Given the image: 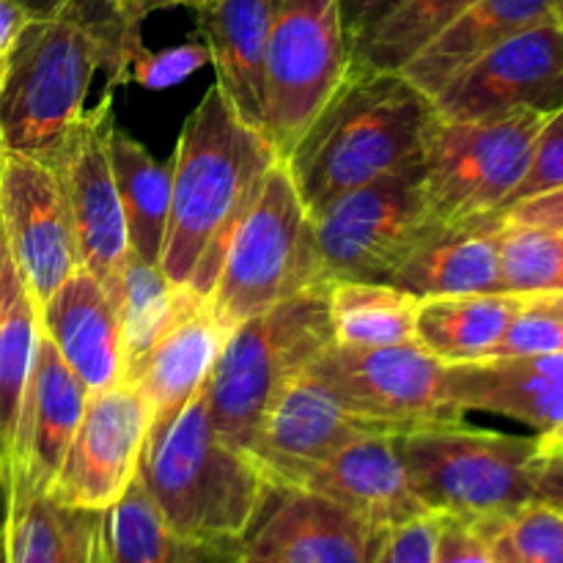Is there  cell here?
<instances>
[{
	"label": "cell",
	"instance_id": "cell-1",
	"mask_svg": "<svg viewBox=\"0 0 563 563\" xmlns=\"http://www.w3.org/2000/svg\"><path fill=\"white\" fill-rule=\"evenodd\" d=\"M141 55V44L104 9L64 3L31 16L0 86V148L53 168L86 115L97 71H108L110 86H119Z\"/></svg>",
	"mask_w": 563,
	"mask_h": 563
},
{
	"label": "cell",
	"instance_id": "cell-2",
	"mask_svg": "<svg viewBox=\"0 0 563 563\" xmlns=\"http://www.w3.org/2000/svg\"><path fill=\"white\" fill-rule=\"evenodd\" d=\"M278 163L267 137L236 115L220 86L187 115L170 159V209L159 273L207 297L236 220Z\"/></svg>",
	"mask_w": 563,
	"mask_h": 563
},
{
	"label": "cell",
	"instance_id": "cell-3",
	"mask_svg": "<svg viewBox=\"0 0 563 563\" xmlns=\"http://www.w3.org/2000/svg\"><path fill=\"white\" fill-rule=\"evenodd\" d=\"M438 113L401 71L350 69L339 91L280 163L308 212L423 159Z\"/></svg>",
	"mask_w": 563,
	"mask_h": 563
},
{
	"label": "cell",
	"instance_id": "cell-4",
	"mask_svg": "<svg viewBox=\"0 0 563 563\" xmlns=\"http://www.w3.org/2000/svg\"><path fill=\"white\" fill-rule=\"evenodd\" d=\"M137 478L174 531L212 542H240L269 487L256 462L220 438L203 388L148 432Z\"/></svg>",
	"mask_w": 563,
	"mask_h": 563
},
{
	"label": "cell",
	"instance_id": "cell-5",
	"mask_svg": "<svg viewBox=\"0 0 563 563\" xmlns=\"http://www.w3.org/2000/svg\"><path fill=\"white\" fill-rule=\"evenodd\" d=\"M412 493L429 515L498 522L539 504V438L454 427L394 434Z\"/></svg>",
	"mask_w": 563,
	"mask_h": 563
},
{
	"label": "cell",
	"instance_id": "cell-6",
	"mask_svg": "<svg viewBox=\"0 0 563 563\" xmlns=\"http://www.w3.org/2000/svg\"><path fill=\"white\" fill-rule=\"evenodd\" d=\"M328 344H333V330L322 286L286 297L236 324L203 385L220 438L247 451L275 396Z\"/></svg>",
	"mask_w": 563,
	"mask_h": 563
},
{
	"label": "cell",
	"instance_id": "cell-7",
	"mask_svg": "<svg viewBox=\"0 0 563 563\" xmlns=\"http://www.w3.org/2000/svg\"><path fill=\"white\" fill-rule=\"evenodd\" d=\"M443 231L423 190V159L379 176L308 212L311 286L390 284L396 269Z\"/></svg>",
	"mask_w": 563,
	"mask_h": 563
},
{
	"label": "cell",
	"instance_id": "cell-8",
	"mask_svg": "<svg viewBox=\"0 0 563 563\" xmlns=\"http://www.w3.org/2000/svg\"><path fill=\"white\" fill-rule=\"evenodd\" d=\"M550 115L511 110L473 121H434L423 148V190L445 229H467L506 212Z\"/></svg>",
	"mask_w": 563,
	"mask_h": 563
},
{
	"label": "cell",
	"instance_id": "cell-9",
	"mask_svg": "<svg viewBox=\"0 0 563 563\" xmlns=\"http://www.w3.org/2000/svg\"><path fill=\"white\" fill-rule=\"evenodd\" d=\"M306 289H313L308 209L297 196L289 168L278 159L236 220L207 300L225 328L234 330L245 319Z\"/></svg>",
	"mask_w": 563,
	"mask_h": 563
},
{
	"label": "cell",
	"instance_id": "cell-10",
	"mask_svg": "<svg viewBox=\"0 0 563 563\" xmlns=\"http://www.w3.org/2000/svg\"><path fill=\"white\" fill-rule=\"evenodd\" d=\"M339 0H275L264 60V137L286 159L350 75Z\"/></svg>",
	"mask_w": 563,
	"mask_h": 563
},
{
	"label": "cell",
	"instance_id": "cell-11",
	"mask_svg": "<svg viewBox=\"0 0 563 563\" xmlns=\"http://www.w3.org/2000/svg\"><path fill=\"white\" fill-rule=\"evenodd\" d=\"M350 416L388 434L454 427L465 412L445 396V363L423 346L346 350L328 344L311 363Z\"/></svg>",
	"mask_w": 563,
	"mask_h": 563
},
{
	"label": "cell",
	"instance_id": "cell-12",
	"mask_svg": "<svg viewBox=\"0 0 563 563\" xmlns=\"http://www.w3.org/2000/svg\"><path fill=\"white\" fill-rule=\"evenodd\" d=\"M443 121H473L511 110L553 115L563 108V31L555 16L487 49L432 97Z\"/></svg>",
	"mask_w": 563,
	"mask_h": 563
},
{
	"label": "cell",
	"instance_id": "cell-13",
	"mask_svg": "<svg viewBox=\"0 0 563 563\" xmlns=\"http://www.w3.org/2000/svg\"><path fill=\"white\" fill-rule=\"evenodd\" d=\"M148 429L152 407L130 379L88 394L80 427L47 489L49 498L71 509H110L135 482Z\"/></svg>",
	"mask_w": 563,
	"mask_h": 563
},
{
	"label": "cell",
	"instance_id": "cell-14",
	"mask_svg": "<svg viewBox=\"0 0 563 563\" xmlns=\"http://www.w3.org/2000/svg\"><path fill=\"white\" fill-rule=\"evenodd\" d=\"M113 124V93L108 91L86 110L53 165L69 207L80 267L108 291L115 289L130 256L124 212L108 152Z\"/></svg>",
	"mask_w": 563,
	"mask_h": 563
},
{
	"label": "cell",
	"instance_id": "cell-15",
	"mask_svg": "<svg viewBox=\"0 0 563 563\" xmlns=\"http://www.w3.org/2000/svg\"><path fill=\"white\" fill-rule=\"evenodd\" d=\"M0 218L11 262L36 308L80 269L75 229L58 174L0 148Z\"/></svg>",
	"mask_w": 563,
	"mask_h": 563
},
{
	"label": "cell",
	"instance_id": "cell-16",
	"mask_svg": "<svg viewBox=\"0 0 563 563\" xmlns=\"http://www.w3.org/2000/svg\"><path fill=\"white\" fill-rule=\"evenodd\" d=\"M383 533L324 495L269 484L236 563H372Z\"/></svg>",
	"mask_w": 563,
	"mask_h": 563
},
{
	"label": "cell",
	"instance_id": "cell-17",
	"mask_svg": "<svg viewBox=\"0 0 563 563\" xmlns=\"http://www.w3.org/2000/svg\"><path fill=\"white\" fill-rule=\"evenodd\" d=\"M372 432L379 429L350 416L333 390L306 368L275 396L245 454L273 487H302L341 445Z\"/></svg>",
	"mask_w": 563,
	"mask_h": 563
},
{
	"label": "cell",
	"instance_id": "cell-18",
	"mask_svg": "<svg viewBox=\"0 0 563 563\" xmlns=\"http://www.w3.org/2000/svg\"><path fill=\"white\" fill-rule=\"evenodd\" d=\"M86 401V385L75 377L53 341L38 328L36 355L16 421L11 460L5 467L9 487L47 493L80 427Z\"/></svg>",
	"mask_w": 563,
	"mask_h": 563
},
{
	"label": "cell",
	"instance_id": "cell-19",
	"mask_svg": "<svg viewBox=\"0 0 563 563\" xmlns=\"http://www.w3.org/2000/svg\"><path fill=\"white\" fill-rule=\"evenodd\" d=\"M229 335L207 297L179 289L168 319L126 377L152 407V429L168 423L207 385Z\"/></svg>",
	"mask_w": 563,
	"mask_h": 563
},
{
	"label": "cell",
	"instance_id": "cell-20",
	"mask_svg": "<svg viewBox=\"0 0 563 563\" xmlns=\"http://www.w3.org/2000/svg\"><path fill=\"white\" fill-rule=\"evenodd\" d=\"M445 396L462 412H493L550 434L563 423V352L445 366Z\"/></svg>",
	"mask_w": 563,
	"mask_h": 563
},
{
	"label": "cell",
	"instance_id": "cell-21",
	"mask_svg": "<svg viewBox=\"0 0 563 563\" xmlns=\"http://www.w3.org/2000/svg\"><path fill=\"white\" fill-rule=\"evenodd\" d=\"M302 487L335 500L377 531H390L401 522L429 515L412 493L396 438L385 432L363 434L341 445Z\"/></svg>",
	"mask_w": 563,
	"mask_h": 563
},
{
	"label": "cell",
	"instance_id": "cell-22",
	"mask_svg": "<svg viewBox=\"0 0 563 563\" xmlns=\"http://www.w3.org/2000/svg\"><path fill=\"white\" fill-rule=\"evenodd\" d=\"M38 328L88 394L124 379V339L110 291L88 269H77L38 308Z\"/></svg>",
	"mask_w": 563,
	"mask_h": 563
},
{
	"label": "cell",
	"instance_id": "cell-23",
	"mask_svg": "<svg viewBox=\"0 0 563 563\" xmlns=\"http://www.w3.org/2000/svg\"><path fill=\"white\" fill-rule=\"evenodd\" d=\"M218 86L245 124L264 135V60L275 0H212L196 11Z\"/></svg>",
	"mask_w": 563,
	"mask_h": 563
},
{
	"label": "cell",
	"instance_id": "cell-24",
	"mask_svg": "<svg viewBox=\"0 0 563 563\" xmlns=\"http://www.w3.org/2000/svg\"><path fill=\"white\" fill-rule=\"evenodd\" d=\"M548 16H553V0H476L445 31H440L401 69V75L434 97L456 71L482 58L487 49Z\"/></svg>",
	"mask_w": 563,
	"mask_h": 563
},
{
	"label": "cell",
	"instance_id": "cell-25",
	"mask_svg": "<svg viewBox=\"0 0 563 563\" xmlns=\"http://www.w3.org/2000/svg\"><path fill=\"white\" fill-rule=\"evenodd\" d=\"M504 214L467 229H445L418 247L390 284L416 297L500 295L498 225Z\"/></svg>",
	"mask_w": 563,
	"mask_h": 563
},
{
	"label": "cell",
	"instance_id": "cell-26",
	"mask_svg": "<svg viewBox=\"0 0 563 563\" xmlns=\"http://www.w3.org/2000/svg\"><path fill=\"white\" fill-rule=\"evenodd\" d=\"M102 511L71 509L38 489L9 487L5 563H93Z\"/></svg>",
	"mask_w": 563,
	"mask_h": 563
},
{
	"label": "cell",
	"instance_id": "cell-27",
	"mask_svg": "<svg viewBox=\"0 0 563 563\" xmlns=\"http://www.w3.org/2000/svg\"><path fill=\"white\" fill-rule=\"evenodd\" d=\"M528 295H449L421 297L416 344L445 366L484 361L504 339Z\"/></svg>",
	"mask_w": 563,
	"mask_h": 563
},
{
	"label": "cell",
	"instance_id": "cell-28",
	"mask_svg": "<svg viewBox=\"0 0 563 563\" xmlns=\"http://www.w3.org/2000/svg\"><path fill=\"white\" fill-rule=\"evenodd\" d=\"M108 563H236V544L174 531L143 489L141 478L102 511Z\"/></svg>",
	"mask_w": 563,
	"mask_h": 563
},
{
	"label": "cell",
	"instance_id": "cell-29",
	"mask_svg": "<svg viewBox=\"0 0 563 563\" xmlns=\"http://www.w3.org/2000/svg\"><path fill=\"white\" fill-rule=\"evenodd\" d=\"M115 190L126 223L130 251L159 267L170 209V163H159L143 143L113 124L108 137Z\"/></svg>",
	"mask_w": 563,
	"mask_h": 563
},
{
	"label": "cell",
	"instance_id": "cell-30",
	"mask_svg": "<svg viewBox=\"0 0 563 563\" xmlns=\"http://www.w3.org/2000/svg\"><path fill=\"white\" fill-rule=\"evenodd\" d=\"M421 297L379 280H344L328 289L333 344L346 350H383L416 344Z\"/></svg>",
	"mask_w": 563,
	"mask_h": 563
},
{
	"label": "cell",
	"instance_id": "cell-31",
	"mask_svg": "<svg viewBox=\"0 0 563 563\" xmlns=\"http://www.w3.org/2000/svg\"><path fill=\"white\" fill-rule=\"evenodd\" d=\"M476 0H396L352 44L350 69L401 71Z\"/></svg>",
	"mask_w": 563,
	"mask_h": 563
},
{
	"label": "cell",
	"instance_id": "cell-32",
	"mask_svg": "<svg viewBox=\"0 0 563 563\" xmlns=\"http://www.w3.org/2000/svg\"><path fill=\"white\" fill-rule=\"evenodd\" d=\"M38 341V308L11 264L0 289V467H9Z\"/></svg>",
	"mask_w": 563,
	"mask_h": 563
},
{
	"label": "cell",
	"instance_id": "cell-33",
	"mask_svg": "<svg viewBox=\"0 0 563 563\" xmlns=\"http://www.w3.org/2000/svg\"><path fill=\"white\" fill-rule=\"evenodd\" d=\"M179 289L165 280L157 264H148L130 251L119 284L110 291L119 311L121 339H124V379L135 372L143 352L174 308Z\"/></svg>",
	"mask_w": 563,
	"mask_h": 563
},
{
	"label": "cell",
	"instance_id": "cell-34",
	"mask_svg": "<svg viewBox=\"0 0 563 563\" xmlns=\"http://www.w3.org/2000/svg\"><path fill=\"white\" fill-rule=\"evenodd\" d=\"M500 284L506 295L563 291V231L500 220Z\"/></svg>",
	"mask_w": 563,
	"mask_h": 563
},
{
	"label": "cell",
	"instance_id": "cell-35",
	"mask_svg": "<svg viewBox=\"0 0 563 563\" xmlns=\"http://www.w3.org/2000/svg\"><path fill=\"white\" fill-rule=\"evenodd\" d=\"M498 563H563V509L533 504L498 522H482Z\"/></svg>",
	"mask_w": 563,
	"mask_h": 563
},
{
	"label": "cell",
	"instance_id": "cell-36",
	"mask_svg": "<svg viewBox=\"0 0 563 563\" xmlns=\"http://www.w3.org/2000/svg\"><path fill=\"white\" fill-rule=\"evenodd\" d=\"M555 352H563V313L550 308L539 295H528V302L511 319L489 357L555 355Z\"/></svg>",
	"mask_w": 563,
	"mask_h": 563
},
{
	"label": "cell",
	"instance_id": "cell-37",
	"mask_svg": "<svg viewBox=\"0 0 563 563\" xmlns=\"http://www.w3.org/2000/svg\"><path fill=\"white\" fill-rule=\"evenodd\" d=\"M563 185V108L548 119V124L539 132L537 143H533L531 163H528L526 176L511 192V203L522 201V198L539 196L553 187ZM506 207V209H509Z\"/></svg>",
	"mask_w": 563,
	"mask_h": 563
},
{
	"label": "cell",
	"instance_id": "cell-38",
	"mask_svg": "<svg viewBox=\"0 0 563 563\" xmlns=\"http://www.w3.org/2000/svg\"><path fill=\"white\" fill-rule=\"evenodd\" d=\"M434 550L438 515H421L385 531L372 563H434Z\"/></svg>",
	"mask_w": 563,
	"mask_h": 563
},
{
	"label": "cell",
	"instance_id": "cell-39",
	"mask_svg": "<svg viewBox=\"0 0 563 563\" xmlns=\"http://www.w3.org/2000/svg\"><path fill=\"white\" fill-rule=\"evenodd\" d=\"M434 563H498L482 522L438 515Z\"/></svg>",
	"mask_w": 563,
	"mask_h": 563
},
{
	"label": "cell",
	"instance_id": "cell-40",
	"mask_svg": "<svg viewBox=\"0 0 563 563\" xmlns=\"http://www.w3.org/2000/svg\"><path fill=\"white\" fill-rule=\"evenodd\" d=\"M506 220L526 225H542V229H559L563 231V185L553 187L539 196L522 198V201L511 203L504 212Z\"/></svg>",
	"mask_w": 563,
	"mask_h": 563
},
{
	"label": "cell",
	"instance_id": "cell-41",
	"mask_svg": "<svg viewBox=\"0 0 563 563\" xmlns=\"http://www.w3.org/2000/svg\"><path fill=\"white\" fill-rule=\"evenodd\" d=\"M110 5V11L115 14V20L121 22L126 36L132 38L135 44H141V25L146 22V16L157 14V11L165 9H203L209 5L212 0H104Z\"/></svg>",
	"mask_w": 563,
	"mask_h": 563
},
{
	"label": "cell",
	"instance_id": "cell-42",
	"mask_svg": "<svg viewBox=\"0 0 563 563\" xmlns=\"http://www.w3.org/2000/svg\"><path fill=\"white\" fill-rule=\"evenodd\" d=\"M394 3L396 0H339L341 22H344L346 38H350V49L357 42V36L366 27H372Z\"/></svg>",
	"mask_w": 563,
	"mask_h": 563
},
{
	"label": "cell",
	"instance_id": "cell-43",
	"mask_svg": "<svg viewBox=\"0 0 563 563\" xmlns=\"http://www.w3.org/2000/svg\"><path fill=\"white\" fill-rule=\"evenodd\" d=\"M31 16V11L16 3V0H0V69L9 66L11 53L16 47V38L25 31Z\"/></svg>",
	"mask_w": 563,
	"mask_h": 563
},
{
	"label": "cell",
	"instance_id": "cell-44",
	"mask_svg": "<svg viewBox=\"0 0 563 563\" xmlns=\"http://www.w3.org/2000/svg\"><path fill=\"white\" fill-rule=\"evenodd\" d=\"M539 504H553L563 509V451L542 456V471H539Z\"/></svg>",
	"mask_w": 563,
	"mask_h": 563
},
{
	"label": "cell",
	"instance_id": "cell-45",
	"mask_svg": "<svg viewBox=\"0 0 563 563\" xmlns=\"http://www.w3.org/2000/svg\"><path fill=\"white\" fill-rule=\"evenodd\" d=\"M16 3L25 5V9L31 11L33 16H36V14H47V11L58 9V5H64V3H82V5H91V9L110 11V5L104 3V0H16ZM110 14H113V11H110Z\"/></svg>",
	"mask_w": 563,
	"mask_h": 563
},
{
	"label": "cell",
	"instance_id": "cell-46",
	"mask_svg": "<svg viewBox=\"0 0 563 563\" xmlns=\"http://www.w3.org/2000/svg\"><path fill=\"white\" fill-rule=\"evenodd\" d=\"M539 438V454L550 456V454H559L563 451V423L559 429H553L550 434H537Z\"/></svg>",
	"mask_w": 563,
	"mask_h": 563
},
{
	"label": "cell",
	"instance_id": "cell-47",
	"mask_svg": "<svg viewBox=\"0 0 563 563\" xmlns=\"http://www.w3.org/2000/svg\"><path fill=\"white\" fill-rule=\"evenodd\" d=\"M5 520H9V482H5V473L0 467V542L5 537Z\"/></svg>",
	"mask_w": 563,
	"mask_h": 563
},
{
	"label": "cell",
	"instance_id": "cell-48",
	"mask_svg": "<svg viewBox=\"0 0 563 563\" xmlns=\"http://www.w3.org/2000/svg\"><path fill=\"white\" fill-rule=\"evenodd\" d=\"M11 253H9V245H5V234H3V218H0V289H3V280H5V273H9L11 267Z\"/></svg>",
	"mask_w": 563,
	"mask_h": 563
},
{
	"label": "cell",
	"instance_id": "cell-49",
	"mask_svg": "<svg viewBox=\"0 0 563 563\" xmlns=\"http://www.w3.org/2000/svg\"><path fill=\"white\" fill-rule=\"evenodd\" d=\"M539 297H542L550 308H555V311L563 313V291H555V295H539Z\"/></svg>",
	"mask_w": 563,
	"mask_h": 563
},
{
	"label": "cell",
	"instance_id": "cell-50",
	"mask_svg": "<svg viewBox=\"0 0 563 563\" xmlns=\"http://www.w3.org/2000/svg\"><path fill=\"white\" fill-rule=\"evenodd\" d=\"M93 563H108V553H104L102 533H99V548H97V555H93Z\"/></svg>",
	"mask_w": 563,
	"mask_h": 563
},
{
	"label": "cell",
	"instance_id": "cell-51",
	"mask_svg": "<svg viewBox=\"0 0 563 563\" xmlns=\"http://www.w3.org/2000/svg\"><path fill=\"white\" fill-rule=\"evenodd\" d=\"M553 16H555V22H559L561 31H563V0H553Z\"/></svg>",
	"mask_w": 563,
	"mask_h": 563
},
{
	"label": "cell",
	"instance_id": "cell-52",
	"mask_svg": "<svg viewBox=\"0 0 563 563\" xmlns=\"http://www.w3.org/2000/svg\"><path fill=\"white\" fill-rule=\"evenodd\" d=\"M5 539V537H3ZM0 563H5V544L0 542Z\"/></svg>",
	"mask_w": 563,
	"mask_h": 563
},
{
	"label": "cell",
	"instance_id": "cell-53",
	"mask_svg": "<svg viewBox=\"0 0 563 563\" xmlns=\"http://www.w3.org/2000/svg\"><path fill=\"white\" fill-rule=\"evenodd\" d=\"M3 75H5V69H0V86H3Z\"/></svg>",
	"mask_w": 563,
	"mask_h": 563
}]
</instances>
